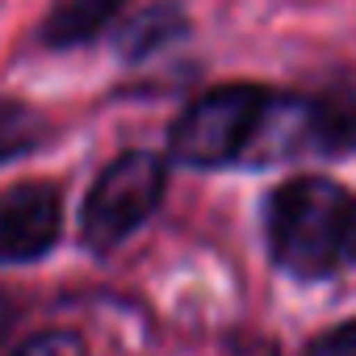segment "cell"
Here are the masks:
<instances>
[{
	"label": "cell",
	"mask_w": 356,
	"mask_h": 356,
	"mask_svg": "<svg viewBox=\"0 0 356 356\" xmlns=\"http://www.w3.org/2000/svg\"><path fill=\"white\" fill-rule=\"evenodd\" d=\"M268 97L273 92L256 84H227L202 92L172 126V155L189 168L235 163L243 151H252Z\"/></svg>",
	"instance_id": "3957f363"
},
{
	"label": "cell",
	"mask_w": 356,
	"mask_h": 356,
	"mask_svg": "<svg viewBox=\"0 0 356 356\" xmlns=\"http://www.w3.org/2000/svg\"><path fill=\"white\" fill-rule=\"evenodd\" d=\"M42 143H47L42 113H34L30 105H22L13 97H0V168L22 159V155H30Z\"/></svg>",
	"instance_id": "52a82bcc"
},
{
	"label": "cell",
	"mask_w": 356,
	"mask_h": 356,
	"mask_svg": "<svg viewBox=\"0 0 356 356\" xmlns=\"http://www.w3.org/2000/svg\"><path fill=\"white\" fill-rule=\"evenodd\" d=\"M168 185V168L155 151H126L118 155L88 189L80 214V239L97 256L122 248L159 206Z\"/></svg>",
	"instance_id": "7a4b0ae2"
},
{
	"label": "cell",
	"mask_w": 356,
	"mask_h": 356,
	"mask_svg": "<svg viewBox=\"0 0 356 356\" xmlns=\"http://www.w3.org/2000/svg\"><path fill=\"white\" fill-rule=\"evenodd\" d=\"M306 356H356V323H339L327 335H318Z\"/></svg>",
	"instance_id": "9c48e42d"
},
{
	"label": "cell",
	"mask_w": 356,
	"mask_h": 356,
	"mask_svg": "<svg viewBox=\"0 0 356 356\" xmlns=\"http://www.w3.org/2000/svg\"><path fill=\"white\" fill-rule=\"evenodd\" d=\"M126 9V0H55L51 13L42 17V30H38V42L47 51H72V47H84L92 38H101L118 13Z\"/></svg>",
	"instance_id": "5b68a950"
},
{
	"label": "cell",
	"mask_w": 356,
	"mask_h": 356,
	"mask_svg": "<svg viewBox=\"0 0 356 356\" xmlns=\"http://www.w3.org/2000/svg\"><path fill=\"white\" fill-rule=\"evenodd\" d=\"M63 231V197L47 181H26L0 193V264L42 260Z\"/></svg>",
	"instance_id": "277c9868"
},
{
	"label": "cell",
	"mask_w": 356,
	"mask_h": 356,
	"mask_svg": "<svg viewBox=\"0 0 356 356\" xmlns=\"http://www.w3.org/2000/svg\"><path fill=\"white\" fill-rule=\"evenodd\" d=\"M185 30V13L172 5V0H159V5L143 9L118 38V47L126 51V59H143V55H155L163 42H172L176 34Z\"/></svg>",
	"instance_id": "8992f818"
},
{
	"label": "cell",
	"mask_w": 356,
	"mask_h": 356,
	"mask_svg": "<svg viewBox=\"0 0 356 356\" xmlns=\"http://www.w3.org/2000/svg\"><path fill=\"white\" fill-rule=\"evenodd\" d=\"M273 260L298 281L335 277L356 260V197L327 176H293L268 197Z\"/></svg>",
	"instance_id": "6da1fadb"
},
{
	"label": "cell",
	"mask_w": 356,
	"mask_h": 356,
	"mask_svg": "<svg viewBox=\"0 0 356 356\" xmlns=\"http://www.w3.org/2000/svg\"><path fill=\"white\" fill-rule=\"evenodd\" d=\"M13 356H84V343L72 331H42V335L26 339Z\"/></svg>",
	"instance_id": "ba28073f"
}]
</instances>
